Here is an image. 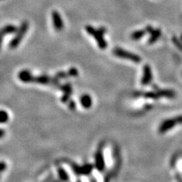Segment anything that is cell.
I'll return each mask as SVG.
<instances>
[{
	"label": "cell",
	"mask_w": 182,
	"mask_h": 182,
	"mask_svg": "<svg viewBox=\"0 0 182 182\" xmlns=\"http://www.w3.org/2000/svg\"><path fill=\"white\" fill-rule=\"evenodd\" d=\"M86 31L88 34L93 36V38L96 40L98 46L101 49H105L107 47V43L104 39V34L106 33V28L105 27H100L99 29H96L91 25H87L85 27Z\"/></svg>",
	"instance_id": "obj_1"
},
{
	"label": "cell",
	"mask_w": 182,
	"mask_h": 182,
	"mask_svg": "<svg viewBox=\"0 0 182 182\" xmlns=\"http://www.w3.org/2000/svg\"><path fill=\"white\" fill-rule=\"evenodd\" d=\"M28 27L29 23L27 22V21H23V22L21 23L19 29H18V31L16 32V35H15V37L11 40L10 43H9V47H10V49H15L17 46H19L21 40H23L25 34H27Z\"/></svg>",
	"instance_id": "obj_2"
},
{
	"label": "cell",
	"mask_w": 182,
	"mask_h": 182,
	"mask_svg": "<svg viewBox=\"0 0 182 182\" xmlns=\"http://www.w3.org/2000/svg\"><path fill=\"white\" fill-rule=\"evenodd\" d=\"M113 54L115 56L119 57L121 59H128L134 63H140L141 62V58L137 55V54L132 53V52L126 51L121 48L116 47L113 49Z\"/></svg>",
	"instance_id": "obj_3"
},
{
	"label": "cell",
	"mask_w": 182,
	"mask_h": 182,
	"mask_svg": "<svg viewBox=\"0 0 182 182\" xmlns=\"http://www.w3.org/2000/svg\"><path fill=\"white\" fill-rule=\"evenodd\" d=\"M72 170L77 175H89L93 169V166L92 164H86L80 166L76 164L71 165Z\"/></svg>",
	"instance_id": "obj_4"
},
{
	"label": "cell",
	"mask_w": 182,
	"mask_h": 182,
	"mask_svg": "<svg viewBox=\"0 0 182 182\" xmlns=\"http://www.w3.org/2000/svg\"><path fill=\"white\" fill-rule=\"evenodd\" d=\"M95 167L100 172H102L105 170V164L102 147L98 149L96 152V155H95Z\"/></svg>",
	"instance_id": "obj_5"
},
{
	"label": "cell",
	"mask_w": 182,
	"mask_h": 182,
	"mask_svg": "<svg viewBox=\"0 0 182 182\" xmlns=\"http://www.w3.org/2000/svg\"><path fill=\"white\" fill-rule=\"evenodd\" d=\"M177 124H178V122H177L176 121V118L166 119V120L163 121L161 123L159 127V131L161 134H164L166 133V132H167L168 130L173 128Z\"/></svg>",
	"instance_id": "obj_6"
},
{
	"label": "cell",
	"mask_w": 182,
	"mask_h": 182,
	"mask_svg": "<svg viewBox=\"0 0 182 182\" xmlns=\"http://www.w3.org/2000/svg\"><path fill=\"white\" fill-rule=\"evenodd\" d=\"M52 20L54 28L57 31H62L64 28V22L62 16L57 11H52Z\"/></svg>",
	"instance_id": "obj_7"
},
{
	"label": "cell",
	"mask_w": 182,
	"mask_h": 182,
	"mask_svg": "<svg viewBox=\"0 0 182 182\" xmlns=\"http://www.w3.org/2000/svg\"><path fill=\"white\" fill-rule=\"evenodd\" d=\"M152 79V73L151 68L149 65H145L143 69V76L141 79V84L144 86L148 85Z\"/></svg>",
	"instance_id": "obj_8"
},
{
	"label": "cell",
	"mask_w": 182,
	"mask_h": 182,
	"mask_svg": "<svg viewBox=\"0 0 182 182\" xmlns=\"http://www.w3.org/2000/svg\"><path fill=\"white\" fill-rule=\"evenodd\" d=\"M59 88L63 91V96H62L61 100L62 102H68L69 101L70 96L72 94V87H71V84H65L62 86H60Z\"/></svg>",
	"instance_id": "obj_9"
},
{
	"label": "cell",
	"mask_w": 182,
	"mask_h": 182,
	"mask_svg": "<svg viewBox=\"0 0 182 182\" xmlns=\"http://www.w3.org/2000/svg\"><path fill=\"white\" fill-rule=\"evenodd\" d=\"M18 78L24 83H34V76L28 70H22L18 74Z\"/></svg>",
	"instance_id": "obj_10"
},
{
	"label": "cell",
	"mask_w": 182,
	"mask_h": 182,
	"mask_svg": "<svg viewBox=\"0 0 182 182\" xmlns=\"http://www.w3.org/2000/svg\"><path fill=\"white\" fill-rule=\"evenodd\" d=\"M52 77H49L46 74H42V75H39L35 77L34 76V83L40 84L43 85H48V84H52Z\"/></svg>",
	"instance_id": "obj_11"
},
{
	"label": "cell",
	"mask_w": 182,
	"mask_h": 182,
	"mask_svg": "<svg viewBox=\"0 0 182 182\" xmlns=\"http://www.w3.org/2000/svg\"><path fill=\"white\" fill-rule=\"evenodd\" d=\"M80 103H81L84 108L90 109L92 106V104H93L91 96L88 94L82 95L81 97H80Z\"/></svg>",
	"instance_id": "obj_12"
},
{
	"label": "cell",
	"mask_w": 182,
	"mask_h": 182,
	"mask_svg": "<svg viewBox=\"0 0 182 182\" xmlns=\"http://www.w3.org/2000/svg\"><path fill=\"white\" fill-rule=\"evenodd\" d=\"M150 34V37L148 40L149 44H153L155 43L157 40L159 39V37H161V30L160 29H154Z\"/></svg>",
	"instance_id": "obj_13"
},
{
	"label": "cell",
	"mask_w": 182,
	"mask_h": 182,
	"mask_svg": "<svg viewBox=\"0 0 182 182\" xmlns=\"http://www.w3.org/2000/svg\"><path fill=\"white\" fill-rule=\"evenodd\" d=\"M158 98L166 97V98H174L175 96V93L172 90H160L156 91Z\"/></svg>",
	"instance_id": "obj_14"
},
{
	"label": "cell",
	"mask_w": 182,
	"mask_h": 182,
	"mask_svg": "<svg viewBox=\"0 0 182 182\" xmlns=\"http://www.w3.org/2000/svg\"><path fill=\"white\" fill-rule=\"evenodd\" d=\"M147 33V31L146 29L145 30H136L130 34V38H131V40H141V39H142L143 37H144V35H145Z\"/></svg>",
	"instance_id": "obj_15"
},
{
	"label": "cell",
	"mask_w": 182,
	"mask_h": 182,
	"mask_svg": "<svg viewBox=\"0 0 182 182\" xmlns=\"http://www.w3.org/2000/svg\"><path fill=\"white\" fill-rule=\"evenodd\" d=\"M18 29L17 28L16 26L13 25V24H8V25L2 27V29H1L0 30L5 35V34H15V33H16L18 31Z\"/></svg>",
	"instance_id": "obj_16"
},
{
	"label": "cell",
	"mask_w": 182,
	"mask_h": 182,
	"mask_svg": "<svg viewBox=\"0 0 182 182\" xmlns=\"http://www.w3.org/2000/svg\"><path fill=\"white\" fill-rule=\"evenodd\" d=\"M58 174H59V178L62 181L68 182L69 181V176H68V174L67 173V172L63 169V168L62 167L58 168Z\"/></svg>",
	"instance_id": "obj_17"
},
{
	"label": "cell",
	"mask_w": 182,
	"mask_h": 182,
	"mask_svg": "<svg viewBox=\"0 0 182 182\" xmlns=\"http://www.w3.org/2000/svg\"><path fill=\"white\" fill-rule=\"evenodd\" d=\"M9 119V114L4 110H0V124H5L8 122Z\"/></svg>",
	"instance_id": "obj_18"
},
{
	"label": "cell",
	"mask_w": 182,
	"mask_h": 182,
	"mask_svg": "<svg viewBox=\"0 0 182 182\" xmlns=\"http://www.w3.org/2000/svg\"><path fill=\"white\" fill-rule=\"evenodd\" d=\"M172 43H174V45H175V46H176L180 51H181L182 52V43L179 40H178V38H177L176 37H172Z\"/></svg>",
	"instance_id": "obj_19"
},
{
	"label": "cell",
	"mask_w": 182,
	"mask_h": 182,
	"mask_svg": "<svg viewBox=\"0 0 182 182\" xmlns=\"http://www.w3.org/2000/svg\"><path fill=\"white\" fill-rule=\"evenodd\" d=\"M68 74L70 77H77L78 75V71L76 68H71L68 71Z\"/></svg>",
	"instance_id": "obj_20"
},
{
	"label": "cell",
	"mask_w": 182,
	"mask_h": 182,
	"mask_svg": "<svg viewBox=\"0 0 182 182\" xmlns=\"http://www.w3.org/2000/svg\"><path fill=\"white\" fill-rule=\"evenodd\" d=\"M68 106H69L70 109L71 110H75L76 104H75V102H74V101H69Z\"/></svg>",
	"instance_id": "obj_21"
},
{
	"label": "cell",
	"mask_w": 182,
	"mask_h": 182,
	"mask_svg": "<svg viewBox=\"0 0 182 182\" xmlns=\"http://www.w3.org/2000/svg\"><path fill=\"white\" fill-rule=\"evenodd\" d=\"M6 168H7V166H6L5 163L3 162H0V172H4Z\"/></svg>",
	"instance_id": "obj_22"
},
{
	"label": "cell",
	"mask_w": 182,
	"mask_h": 182,
	"mask_svg": "<svg viewBox=\"0 0 182 182\" xmlns=\"http://www.w3.org/2000/svg\"><path fill=\"white\" fill-rule=\"evenodd\" d=\"M4 35L5 34H3L1 30H0V49H1L2 43V40H3V37H4Z\"/></svg>",
	"instance_id": "obj_23"
},
{
	"label": "cell",
	"mask_w": 182,
	"mask_h": 182,
	"mask_svg": "<svg viewBox=\"0 0 182 182\" xmlns=\"http://www.w3.org/2000/svg\"><path fill=\"white\" fill-rule=\"evenodd\" d=\"M5 130H3V129L0 128V138H2L3 137L5 136Z\"/></svg>",
	"instance_id": "obj_24"
},
{
	"label": "cell",
	"mask_w": 182,
	"mask_h": 182,
	"mask_svg": "<svg viewBox=\"0 0 182 182\" xmlns=\"http://www.w3.org/2000/svg\"><path fill=\"white\" fill-rule=\"evenodd\" d=\"M91 182H96V179H95L94 178H91Z\"/></svg>",
	"instance_id": "obj_25"
},
{
	"label": "cell",
	"mask_w": 182,
	"mask_h": 182,
	"mask_svg": "<svg viewBox=\"0 0 182 182\" xmlns=\"http://www.w3.org/2000/svg\"><path fill=\"white\" fill-rule=\"evenodd\" d=\"M77 182H81V181H78Z\"/></svg>",
	"instance_id": "obj_26"
},
{
	"label": "cell",
	"mask_w": 182,
	"mask_h": 182,
	"mask_svg": "<svg viewBox=\"0 0 182 182\" xmlns=\"http://www.w3.org/2000/svg\"><path fill=\"white\" fill-rule=\"evenodd\" d=\"M181 40H182V35H181Z\"/></svg>",
	"instance_id": "obj_27"
}]
</instances>
